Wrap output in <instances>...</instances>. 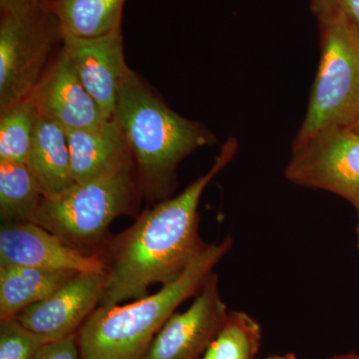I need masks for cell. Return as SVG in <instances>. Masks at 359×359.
<instances>
[{
    "mask_svg": "<svg viewBox=\"0 0 359 359\" xmlns=\"http://www.w3.org/2000/svg\"><path fill=\"white\" fill-rule=\"evenodd\" d=\"M237 139L229 138L207 174L177 197L158 202L135 223L104 243L98 254L105 264V289L101 306L136 301L153 285L177 280L207 249L199 233V208L205 189L235 157Z\"/></svg>",
    "mask_w": 359,
    "mask_h": 359,
    "instance_id": "6da1fadb",
    "label": "cell"
},
{
    "mask_svg": "<svg viewBox=\"0 0 359 359\" xmlns=\"http://www.w3.org/2000/svg\"><path fill=\"white\" fill-rule=\"evenodd\" d=\"M113 119L131 149L142 195L150 201L168 199L180 163L216 142L204 125L170 109L134 71L120 89Z\"/></svg>",
    "mask_w": 359,
    "mask_h": 359,
    "instance_id": "7a4b0ae2",
    "label": "cell"
},
{
    "mask_svg": "<svg viewBox=\"0 0 359 359\" xmlns=\"http://www.w3.org/2000/svg\"><path fill=\"white\" fill-rule=\"evenodd\" d=\"M233 240L210 244L177 280L131 304L95 309L77 334L81 359H144L156 335L187 299L199 294Z\"/></svg>",
    "mask_w": 359,
    "mask_h": 359,
    "instance_id": "3957f363",
    "label": "cell"
},
{
    "mask_svg": "<svg viewBox=\"0 0 359 359\" xmlns=\"http://www.w3.org/2000/svg\"><path fill=\"white\" fill-rule=\"evenodd\" d=\"M321 58L308 111L292 146L359 121V30L335 6L320 18Z\"/></svg>",
    "mask_w": 359,
    "mask_h": 359,
    "instance_id": "277c9868",
    "label": "cell"
},
{
    "mask_svg": "<svg viewBox=\"0 0 359 359\" xmlns=\"http://www.w3.org/2000/svg\"><path fill=\"white\" fill-rule=\"evenodd\" d=\"M141 196L135 165H130L42 200L34 223L83 250L101 244L116 219L138 215Z\"/></svg>",
    "mask_w": 359,
    "mask_h": 359,
    "instance_id": "5b68a950",
    "label": "cell"
},
{
    "mask_svg": "<svg viewBox=\"0 0 359 359\" xmlns=\"http://www.w3.org/2000/svg\"><path fill=\"white\" fill-rule=\"evenodd\" d=\"M59 39L63 35L57 18L42 0L25 13L1 14L0 112L32 95Z\"/></svg>",
    "mask_w": 359,
    "mask_h": 359,
    "instance_id": "8992f818",
    "label": "cell"
},
{
    "mask_svg": "<svg viewBox=\"0 0 359 359\" xmlns=\"http://www.w3.org/2000/svg\"><path fill=\"white\" fill-rule=\"evenodd\" d=\"M285 175L295 185L337 194L359 215V133L332 129L292 146Z\"/></svg>",
    "mask_w": 359,
    "mask_h": 359,
    "instance_id": "52a82bcc",
    "label": "cell"
},
{
    "mask_svg": "<svg viewBox=\"0 0 359 359\" xmlns=\"http://www.w3.org/2000/svg\"><path fill=\"white\" fill-rule=\"evenodd\" d=\"M218 276L212 273L184 313H175L158 332L145 359H197L228 318Z\"/></svg>",
    "mask_w": 359,
    "mask_h": 359,
    "instance_id": "ba28073f",
    "label": "cell"
},
{
    "mask_svg": "<svg viewBox=\"0 0 359 359\" xmlns=\"http://www.w3.org/2000/svg\"><path fill=\"white\" fill-rule=\"evenodd\" d=\"M105 280L104 273H77L43 301L21 311L16 320L48 342L77 334L100 304Z\"/></svg>",
    "mask_w": 359,
    "mask_h": 359,
    "instance_id": "9c48e42d",
    "label": "cell"
},
{
    "mask_svg": "<svg viewBox=\"0 0 359 359\" xmlns=\"http://www.w3.org/2000/svg\"><path fill=\"white\" fill-rule=\"evenodd\" d=\"M0 264L105 273V264L98 254H87L66 244L62 238L35 223L1 224Z\"/></svg>",
    "mask_w": 359,
    "mask_h": 359,
    "instance_id": "30bf717a",
    "label": "cell"
},
{
    "mask_svg": "<svg viewBox=\"0 0 359 359\" xmlns=\"http://www.w3.org/2000/svg\"><path fill=\"white\" fill-rule=\"evenodd\" d=\"M62 50L107 119L114 115L118 94L131 73L124 56L122 28L91 37H63Z\"/></svg>",
    "mask_w": 359,
    "mask_h": 359,
    "instance_id": "8fae6325",
    "label": "cell"
},
{
    "mask_svg": "<svg viewBox=\"0 0 359 359\" xmlns=\"http://www.w3.org/2000/svg\"><path fill=\"white\" fill-rule=\"evenodd\" d=\"M32 97L39 114L57 123L66 132L92 128L109 120L85 88L63 50L41 77Z\"/></svg>",
    "mask_w": 359,
    "mask_h": 359,
    "instance_id": "7c38bea8",
    "label": "cell"
},
{
    "mask_svg": "<svg viewBox=\"0 0 359 359\" xmlns=\"http://www.w3.org/2000/svg\"><path fill=\"white\" fill-rule=\"evenodd\" d=\"M75 183L108 176L134 165L126 137L114 119L67 132Z\"/></svg>",
    "mask_w": 359,
    "mask_h": 359,
    "instance_id": "4fadbf2b",
    "label": "cell"
},
{
    "mask_svg": "<svg viewBox=\"0 0 359 359\" xmlns=\"http://www.w3.org/2000/svg\"><path fill=\"white\" fill-rule=\"evenodd\" d=\"M27 167L43 199H53L74 186L67 132L57 123L39 116Z\"/></svg>",
    "mask_w": 359,
    "mask_h": 359,
    "instance_id": "5bb4252c",
    "label": "cell"
},
{
    "mask_svg": "<svg viewBox=\"0 0 359 359\" xmlns=\"http://www.w3.org/2000/svg\"><path fill=\"white\" fill-rule=\"evenodd\" d=\"M76 275L70 271L0 264V321L15 318Z\"/></svg>",
    "mask_w": 359,
    "mask_h": 359,
    "instance_id": "9a60e30c",
    "label": "cell"
},
{
    "mask_svg": "<svg viewBox=\"0 0 359 359\" xmlns=\"http://www.w3.org/2000/svg\"><path fill=\"white\" fill-rule=\"evenodd\" d=\"M126 0H50L45 1L59 21L63 37L91 39L122 28Z\"/></svg>",
    "mask_w": 359,
    "mask_h": 359,
    "instance_id": "2e32d148",
    "label": "cell"
},
{
    "mask_svg": "<svg viewBox=\"0 0 359 359\" xmlns=\"http://www.w3.org/2000/svg\"><path fill=\"white\" fill-rule=\"evenodd\" d=\"M43 200L26 164L0 162V217L2 224L34 223Z\"/></svg>",
    "mask_w": 359,
    "mask_h": 359,
    "instance_id": "e0dca14e",
    "label": "cell"
},
{
    "mask_svg": "<svg viewBox=\"0 0 359 359\" xmlns=\"http://www.w3.org/2000/svg\"><path fill=\"white\" fill-rule=\"evenodd\" d=\"M39 116L32 95L0 112V162L27 163Z\"/></svg>",
    "mask_w": 359,
    "mask_h": 359,
    "instance_id": "ac0fdd59",
    "label": "cell"
},
{
    "mask_svg": "<svg viewBox=\"0 0 359 359\" xmlns=\"http://www.w3.org/2000/svg\"><path fill=\"white\" fill-rule=\"evenodd\" d=\"M262 339L261 325L254 318L245 311H231L202 359H256Z\"/></svg>",
    "mask_w": 359,
    "mask_h": 359,
    "instance_id": "d6986e66",
    "label": "cell"
},
{
    "mask_svg": "<svg viewBox=\"0 0 359 359\" xmlns=\"http://www.w3.org/2000/svg\"><path fill=\"white\" fill-rule=\"evenodd\" d=\"M47 340L15 318L0 321V359H33Z\"/></svg>",
    "mask_w": 359,
    "mask_h": 359,
    "instance_id": "ffe728a7",
    "label": "cell"
},
{
    "mask_svg": "<svg viewBox=\"0 0 359 359\" xmlns=\"http://www.w3.org/2000/svg\"><path fill=\"white\" fill-rule=\"evenodd\" d=\"M33 359H81L77 334L47 342L40 347Z\"/></svg>",
    "mask_w": 359,
    "mask_h": 359,
    "instance_id": "44dd1931",
    "label": "cell"
},
{
    "mask_svg": "<svg viewBox=\"0 0 359 359\" xmlns=\"http://www.w3.org/2000/svg\"><path fill=\"white\" fill-rule=\"evenodd\" d=\"M41 0H0L1 14L20 13L39 6Z\"/></svg>",
    "mask_w": 359,
    "mask_h": 359,
    "instance_id": "7402d4cb",
    "label": "cell"
},
{
    "mask_svg": "<svg viewBox=\"0 0 359 359\" xmlns=\"http://www.w3.org/2000/svg\"><path fill=\"white\" fill-rule=\"evenodd\" d=\"M340 13L359 30V0H334Z\"/></svg>",
    "mask_w": 359,
    "mask_h": 359,
    "instance_id": "603a6c76",
    "label": "cell"
},
{
    "mask_svg": "<svg viewBox=\"0 0 359 359\" xmlns=\"http://www.w3.org/2000/svg\"><path fill=\"white\" fill-rule=\"evenodd\" d=\"M311 9L316 14L318 20L325 18L332 13L335 9L334 0H311Z\"/></svg>",
    "mask_w": 359,
    "mask_h": 359,
    "instance_id": "cb8c5ba5",
    "label": "cell"
},
{
    "mask_svg": "<svg viewBox=\"0 0 359 359\" xmlns=\"http://www.w3.org/2000/svg\"><path fill=\"white\" fill-rule=\"evenodd\" d=\"M264 359H297L294 353H289L285 354H273V355L268 356Z\"/></svg>",
    "mask_w": 359,
    "mask_h": 359,
    "instance_id": "d4e9b609",
    "label": "cell"
},
{
    "mask_svg": "<svg viewBox=\"0 0 359 359\" xmlns=\"http://www.w3.org/2000/svg\"><path fill=\"white\" fill-rule=\"evenodd\" d=\"M328 359H359L358 354L355 353H346L341 354V355L334 356V358H330Z\"/></svg>",
    "mask_w": 359,
    "mask_h": 359,
    "instance_id": "484cf974",
    "label": "cell"
},
{
    "mask_svg": "<svg viewBox=\"0 0 359 359\" xmlns=\"http://www.w3.org/2000/svg\"><path fill=\"white\" fill-rule=\"evenodd\" d=\"M351 129H353V131H355L356 133H359V121L356 123V124L354 125V126Z\"/></svg>",
    "mask_w": 359,
    "mask_h": 359,
    "instance_id": "4316f807",
    "label": "cell"
},
{
    "mask_svg": "<svg viewBox=\"0 0 359 359\" xmlns=\"http://www.w3.org/2000/svg\"><path fill=\"white\" fill-rule=\"evenodd\" d=\"M356 231H358V252H359V221H358V230H356Z\"/></svg>",
    "mask_w": 359,
    "mask_h": 359,
    "instance_id": "83f0119b",
    "label": "cell"
},
{
    "mask_svg": "<svg viewBox=\"0 0 359 359\" xmlns=\"http://www.w3.org/2000/svg\"><path fill=\"white\" fill-rule=\"evenodd\" d=\"M42 1H50V0H42Z\"/></svg>",
    "mask_w": 359,
    "mask_h": 359,
    "instance_id": "f1b7e54d",
    "label": "cell"
},
{
    "mask_svg": "<svg viewBox=\"0 0 359 359\" xmlns=\"http://www.w3.org/2000/svg\"><path fill=\"white\" fill-rule=\"evenodd\" d=\"M144 359H145V358H144Z\"/></svg>",
    "mask_w": 359,
    "mask_h": 359,
    "instance_id": "f546056e",
    "label": "cell"
}]
</instances>
